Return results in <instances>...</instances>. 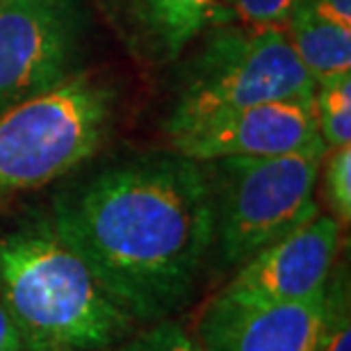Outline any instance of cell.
Returning <instances> with one entry per match:
<instances>
[{"mask_svg": "<svg viewBox=\"0 0 351 351\" xmlns=\"http://www.w3.org/2000/svg\"><path fill=\"white\" fill-rule=\"evenodd\" d=\"M51 223L139 322L167 319L178 311L215 247L208 171L182 156L139 160L94 176L58 196Z\"/></svg>", "mask_w": 351, "mask_h": 351, "instance_id": "cell-1", "label": "cell"}, {"mask_svg": "<svg viewBox=\"0 0 351 351\" xmlns=\"http://www.w3.org/2000/svg\"><path fill=\"white\" fill-rule=\"evenodd\" d=\"M0 301L27 351L103 349L132 326L130 315L51 221L0 237Z\"/></svg>", "mask_w": 351, "mask_h": 351, "instance_id": "cell-2", "label": "cell"}, {"mask_svg": "<svg viewBox=\"0 0 351 351\" xmlns=\"http://www.w3.org/2000/svg\"><path fill=\"white\" fill-rule=\"evenodd\" d=\"M114 103L110 85L75 73L0 112V201L51 185L94 158Z\"/></svg>", "mask_w": 351, "mask_h": 351, "instance_id": "cell-3", "label": "cell"}, {"mask_svg": "<svg viewBox=\"0 0 351 351\" xmlns=\"http://www.w3.org/2000/svg\"><path fill=\"white\" fill-rule=\"evenodd\" d=\"M326 144L267 158H221L208 165L215 244L226 265H242L319 213L315 203Z\"/></svg>", "mask_w": 351, "mask_h": 351, "instance_id": "cell-4", "label": "cell"}, {"mask_svg": "<svg viewBox=\"0 0 351 351\" xmlns=\"http://www.w3.org/2000/svg\"><path fill=\"white\" fill-rule=\"evenodd\" d=\"M313 91L315 82L283 30L230 23L210 34L182 85L167 132L173 135L226 112Z\"/></svg>", "mask_w": 351, "mask_h": 351, "instance_id": "cell-5", "label": "cell"}, {"mask_svg": "<svg viewBox=\"0 0 351 351\" xmlns=\"http://www.w3.org/2000/svg\"><path fill=\"white\" fill-rule=\"evenodd\" d=\"M75 51V0H0V112L71 75Z\"/></svg>", "mask_w": 351, "mask_h": 351, "instance_id": "cell-6", "label": "cell"}, {"mask_svg": "<svg viewBox=\"0 0 351 351\" xmlns=\"http://www.w3.org/2000/svg\"><path fill=\"white\" fill-rule=\"evenodd\" d=\"M169 137L176 156L201 165L221 158L283 156L322 142L313 94L226 112Z\"/></svg>", "mask_w": 351, "mask_h": 351, "instance_id": "cell-7", "label": "cell"}, {"mask_svg": "<svg viewBox=\"0 0 351 351\" xmlns=\"http://www.w3.org/2000/svg\"><path fill=\"white\" fill-rule=\"evenodd\" d=\"M340 247V223L315 215L290 235L258 251L217 297L244 306L304 301L319 294L331 278Z\"/></svg>", "mask_w": 351, "mask_h": 351, "instance_id": "cell-8", "label": "cell"}, {"mask_svg": "<svg viewBox=\"0 0 351 351\" xmlns=\"http://www.w3.org/2000/svg\"><path fill=\"white\" fill-rule=\"evenodd\" d=\"M324 292L304 301L244 306L210 299L196 340L203 351H315L324 319Z\"/></svg>", "mask_w": 351, "mask_h": 351, "instance_id": "cell-9", "label": "cell"}, {"mask_svg": "<svg viewBox=\"0 0 351 351\" xmlns=\"http://www.w3.org/2000/svg\"><path fill=\"white\" fill-rule=\"evenodd\" d=\"M132 19L160 58L171 60L221 16V0H128Z\"/></svg>", "mask_w": 351, "mask_h": 351, "instance_id": "cell-10", "label": "cell"}, {"mask_svg": "<svg viewBox=\"0 0 351 351\" xmlns=\"http://www.w3.org/2000/svg\"><path fill=\"white\" fill-rule=\"evenodd\" d=\"M283 32L315 85L351 73V30L319 19L308 0L292 14Z\"/></svg>", "mask_w": 351, "mask_h": 351, "instance_id": "cell-11", "label": "cell"}, {"mask_svg": "<svg viewBox=\"0 0 351 351\" xmlns=\"http://www.w3.org/2000/svg\"><path fill=\"white\" fill-rule=\"evenodd\" d=\"M313 108L326 149L347 146L351 142V73L315 85Z\"/></svg>", "mask_w": 351, "mask_h": 351, "instance_id": "cell-12", "label": "cell"}, {"mask_svg": "<svg viewBox=\"0 0 351 351\" xmlns=\"http://www.w3.org/2000/svg\"><path fill=\"white\" fill-rule=\"evenodd\" d=\"M347 280L328 278L324 292V319L315 351H351V315Z\"/></svg>", "mask_w": 351, "mask_h": 351, "instance_id": "cell-13", "label": "cell"}, {"mask_svg": "<svg viewBox=\"0 0 351 351\" xmlns=\"http://www.w3.org/2000/svg\"><path fill=\"white\" fill-rule=\"evenodd\" d=\"M306 0H221V14H230L235 23L256 30H285L292 14Z\"/></svg>", "mask_w": 351, "mask_h": 351, "instance_id": "cell-14", "label": "cell"}, {"mask_svg": "<svg viewBox=\"0 0 351 351\" xmlns=\"http://www.w3.org/2000/svg\"><path fill=\"white\" fill-rule=\"evenodd\" d=\"M324 162V189L328 208L333 210V219L340 226H347L351 219V146L328 149Z\"/></svg>", "mask_w": 351, "mask_h": 351, "instance_id": "cell-15", "label": "cell"}, {"mask_svg": "<svg viewBox=\"0 0 351 351\" xmlns=\"http://www.w3.org/2000/svg\"><path fill=\"white\" fill-rule=\"evenodd\" d=\"M119 351H203L199 340L189 335L178 322L158 319L149 331H142L137 338L119 349Z\"/></svg>", "mask_w": 351, "mask_h": 351, "instance_id": "cell-16", "label": "cell"}, {"mask_svg": "<svg viewBox=\"0 0 351 351\" xmlns=\"http://www.w3.org/2000/svg\"><path fill=\"white\" fill-rule=\"evenodd\" d=\"M308 5L319 19L351 30V0H308Z\"/></svg>", "mask_w": 351, "mask_h": 351, "instance_id": "cell-17", "label": "cell"}, {"mask_svg": "<svg viewBox=\"0 0 351 351\" xmlns=\"http://www.w3.org/2000/svg\"><path fill=\"white\" fill-rule=\"evenodd\" d=\"M0 351H27L23 338L19 333L16 322L12 319V315L3 301H0Z\"/></svg>", "mask_w": 351, "mask_h": 351, "instance_id": "cell-18", "label": "cell"}]
</instances>
